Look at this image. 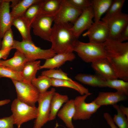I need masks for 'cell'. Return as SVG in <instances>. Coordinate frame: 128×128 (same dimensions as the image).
I'll return each mask as SVG.
<instances>
[{
    "label": "cell",
    "mask_w": 128,
    "mask_h": 128,
    "mask_svg": "<svg viewBox=\"0 0 128 128\" xmlns=\"http://www.w3.org/2000/svg\"><path fill=\"white\" fill-rule=\"evenodd\" d=\"M69 23H54L50 38V48L56 54L73 52L78 38L75 36Z\"/></svg>",
    "instance_id": "cell-2"
},
{
    "label": "cell",
    "mask_w": 128,
    "mask_h": 128,
    "mask_svg": "<svg viewBox=\"0 0 128 128\" xmlns=\"http://www.w3.org/2000/svg\"></svg>",
    "instance_id": "cell-46"
},
{
    "label": "cell",
    "mask_w": 128,
    "mask_h": 128,
    "mask_svg": "<svg viewBox=\"0 0 128 128\" xmlns=\"http://www.w3.org/2000/svg\"><path fill=\"white\" fill-rule=\"evenodd\" d=\"M12 80L15 88L17 98L30 106H35L40 94L36 88L31 82L24 80Z\"/></svg>",
    "instance_id": "cell-6"
},
{
    "label": "cell",
    "mask_w": 128,
    "mask_h": 128,
    "mask_svg": "<svg viewBox=\"0 0 128 128\" xmlns=\"http://www.w3.org/2000/svg\"><path fill=\"white\" fill-rule=\"evenodd\" d=\"M55 128H58L57 127V125H56V126Z\"/></svg>",
    "instance_id": "cell-45"
},
{
    "label": "cell",
    "mask_w": 128,
    "mask_h": 128,
    "mask_svg": "<svg viewBox=\"0 0 128 128\" xmlns=\"http://www.w3.org/2000/svg\"><path fill=\"white\" fill-rule=\"evenodd\" d=\"M91 66L97 74L106 80L118 78L114 69L106 58L92 63Z\"/></svg>",
    "instance_id": "cell-16"
},
{
    "label": "cell",
    "mask_w": 128,
    "mask_h": 128,
    "mask_svg": "<svg viewBox=\"0 0 128 128\" xmlns=\"http://www.w3.org/2000/svg\"><path fill=\"white\" fill-rule=\"evenodd\" d=\"M109 32L105 23L101 20L94 22L87 31L83 35L87 36L89 42L96 44L103 43L109 38Z\"/></svg>",
    "instance_id": "cell-10"
},
{
    "label": "cell",
    "mask_w": 128,
    "mask_h": 128,
    "mask_svg": "<svg viewBox=\"0 0 128 128\" xmlns=\"http://www.w3.org/2000/svg\"><path fill=\"white\" fill-rule=\"evenodd\" d=\"M11 100L9 99H6L0 101V106H2L9 103Z\"/></svg>",
    "instance_id": "cell-42"
},
{
    "label": "cell",
    "mask_w": 128,
    "mask_h": 128,
    "mask_svg": "<svg viewBox=\"0 0 128 128\" xmlns=\"http://www.w3.org/2000/svg\"><path fill=\"white\" fill-rule=\"evenodd\" d=\"M12 25L19 32L23 40L32 41L30 34L31 24L23 16L14 18Z\"/></svg>",
    "instance_id": "cell-23"
},
{
    "label": "cell",
    "mask_w": 128,
    "mask_h": 128,
    "mask_svg": "<svg viewBox=\"0 0 128 128\" xmlns=\"http://www.w3.org/2000/svg\"><path fill=\"white\" fill-rule=\"evenodd\" d=\"M75 112L74 99H71L65 103L57 113L58 117L68 128H75L72 119Z\"/></svg>",
    "instance_id": "cell-18"
},
{
    "label": "cell",
    "mask_w": 128,
    "mask_h": 128,
    "mask_svg": "<svg viewBox=\"0 0 128 128\" xmlns=\"http://www.w3.org/2000/svg\"><path fill=\"white\" fill-rule=\"evenodd\" d=\"M40 0H10L11 15L13 18L22 16L28 8Z\"/></svg>",
    "instance_id": "cell-20"
},
{
    "label": "cell",
    "mask_w": 128,
    "mask_h": 128,
    "mask_svg": "<svg viewBox=\"0 0 128 128\" xmlns=\"http://www.w3.org/2000/svg\"><path fill=\"white\" fill-rule=\"evenodd\" d=\"M14 124L20 128L23 123L35 119L37 117V108L23 102L17 98L13 101L11 107Z\"/></svg>",
    "instance_id": "cell-5"
},
{
    "label": "cell",
    "mask_w": 128,
    "mask_h": 128,
    "mask_svg": "<svg viewBox=\"0 0 128 128\" xmlns=\"http://www.w3.org/2000/svg\"><path fill=\"white\" fill-rule=\"evenodd\" d=\"M28 61L25 56L19 51L16 50L14 56L5 60H0V65L7 67L21 73L24 65Z\"/></svg>",
    "instance_id": "cell-19"
},
{
    "label": "cell",
    "mask_w": 128,
    "mask_h": 128,
    "mask_svg": "<svg viewBox=\"0 0 128 128\" xmlns=\"http://www.w3.org/2000/svg\"><path fill=\"white\" fill-rule=\"evenodd\" d=\"M125 1V0H113L105 15L101 19L110 18L121 13Z\"/></svg>",
    "instance_id": "cell-30"
},
{
    "label": "cell",
    "mask_w": 128,
    "mask_h": 128,
    "mask_svg": "<svg viewBox=\"0 0 128 128\" xmlns=\"http://www.w3.org/2000/svg\"><path fill=\"white\" fill-rule=\"evenodd\" d=\"M51 86L55 87H65L75 90L81 95L90 94L87 88L75 81L51 78Z\"/></svg>",
    "instance_id": "cell-24"
},
{
    "label": "cell",
    "mask_w": 128,
    "mask_h": 128,
    "mask_svg": "<svg viewBox=\"0 0 128 128\" xmlns=\"http://www.w3.org/2000/svg\"><path fill=\"white\" fill-rule=\"evenodd\" d=\"M77 80L84 84L94 87H107L106 80L98 74L80 73L75 77Z\"/></svg>",
    "instance_id": "cell-21"
},
{
    "label": "cell",
    "mask_w": 128,
    "mask_h": 128,
    "mask_svg": "<svg viewBox=\"0 0 128 128\" xmlns=\"http://www.w3.org/2000/svg\"><path fill=\"white\" fill-rule=\"evenodd\" d=\"M1 39L0 37V50H1Z\"/></svg>",
    "instance_id": "cell-43"
},
{
    "label": "cell",
    "mask_w": 128,
    "mask_h": 128,
    "mask_svg": "<svg viewBox=\"0 0 128 128\" xmlns=\"http://www.w3.org/2000/svg\"><path fill=\"white\" fill-rule=\"evenodd\" d=\"M5 77L12 80L22 81L24 80L21 73L16 72L5 66L0 65V78Z\"/></svg>",
    "instance_id": "cell-34"
},
{
    "label": "cell",
    "mask_w": 128,
    "mask_h": 128,
    "mask_svg": "<svg viewBox=\"0 0 128 128\" xmlns=\"http://www.w3.org/2000/svg\"><path fill=\"white\" fill-rule=\"evenodd\" d=\"M82 9L69 5L62 0L60 7L55 16L54 23L73 24L82 13Z\"/></svg>",
    "instance_id": "cell-11"
},
{
    "label": "cell",
    "mask_w": 128,
    "mask_h": 128,
    "mask_svg": "<svg viewBox=\"0 0 128 128\" xmlns=\"http://www.w3.org/2000/svg\"><path fill=\"white\" fill-rule=\"evenodd\" d=\"M43 0H40L38 2L32 4L27 9L23 16L30 24L41 13Z\"/></svg>",
    "instance_id": "cell-29"
},
{
    "label": "cell",
    "mask_w": 128,
    "mask_h": 128,
    "mask_svg": "<svg viewBox=\"0 0 128 128\" xmlns=\"http://www.w3.org/2000/svg\"><path fill=\"white\" fill-rule=\"evenodd\" d=\"M36 88L40 94L44 93L51 86V78L47 76L41 75L36 78L31 82Z\"/></svg>",
    "instance_id": "cell-28"
},
{
    "label": "cell",
    "mask_w": 128,
    "mask_h": 128,
    "mask_svg": "<svg viewBox=\"0 0 128 128\" xmlns=\"http://www.w3.org/2000/svg\"><path fill=\"white\" fill-rule=\"evenodd\" d=\"M113 106L117 112L112 118L115 124L118 128H128V119L122 112L119 105L116 104Z\"/></svg>",
    "instance_id": "cell-32"
},
{
    "label": "cell",
    "mask_w": 128,
    "mask_h": 128,
    "mask_svg": "<svg viewBox=\"0 0 128 128\" xmlns=\"http://www.w3.org/2000/svg\"><path fill=\"white\" fill-rule=\"evenodd\" d=\"M94 14L91 6L83 9L81 14L72 26L71 29L77 38L85 31L87 30L94 22Z\"/></svg>",
    "instance_id": "cell-12"
},
{
    "label": "cell",
    "mask_w": 128,
    "mask_h": 128,
    "mask_svg": "<svg viewBox=\"0 0 128 128\" xmlns=\"http://www.w3.org/2000/svg\"><path fill=\"white\" fill-rule=\"evenodd\" d=\"M75 58V55L73 52L56 54L52 57L46 60L44 64L40 66V69L59 68L67 61H73Z\"/></svg>",
    "instance_id": "cell-17"
},
{
    "label": "cell",
    "mask_w": 128,
    "mask_h": 128,
    "mask_svg": "<svg viewBox=\"0 0 128 128\" xmlns=\"http://www.w3.org/2000/svg\"><path fill=\"white\" fill-rule=\"evenodd\" d=\"M14 121L12 115L0 119V128H14Z\"/></svg>",
    "instance_id": "cell-37"
},
{
    "label": "cell",
    "mask_w": 128,
    "mask_h": 128,
    "mask_svg": "<svg viewBox=\"0 0 128 128\" xmlns=\"http://www.w3.org/2000/svg\"><path fill=\"white\" fill-rule=\"evenodd\" d=\"M119 106L122 112L128 119V108L121 105Z\"/></svg>",
    "instance_id": "cell-41"
},
{
    "label": "cell",
    "mask_w": 128,
    "mask_h": 128,
    "mask_svg": "<svg viewBox=\"0 0 128 128\" xmlns=\"http://www.w3.org/2000/svg\"><path fill=\"white\" fill-rule=\"evenodd\" d=\"M11 50L10 49L3 50H0V60L1 58L5 60L6 59Z\"/></svg>",
    "instance_id": "cell-40"
},
{
    "label": "cell",
    "mask_w": 128,
    "mask_h": 128,
    "mask_svg": "<svg viewBox=\"0 0 128 128\" xmlns=\"http://www.w3.org/2000/svg\"><path fill=\"white\" fill-rule=\"evenodd\" d=\"M55 16L41 13L38 15L31 24L34 34L50 41L51 25Z\"/></svg>",
    "instance_id": "cell-9"
},
{
    "label": "cell",
    "mask_w": 128,
    "mask_h": 128,
    "mask_svg": "<svg viewBox=\"0 0 128 128\" xmlns=\"http://www.w3.org/2000/svg\"><path fill=\"white\" fill-rule=\"evenodd\" d=\"M91 94V93L78 96L74 99L75 112L73 119L77 120L89 119L101 107L93 101L89 103L86 102L87 98Z\"/></svg>",
    "instance_id": "cell-8"
},
{
    "label": "cell",
    "mask_w": 128,
    "mask_h": 128,
    "mask_svg": "<svg viewBox=\"0 0 128 128\" xmlns=\"http://www.w3.org/2000/svg\"><path fill=\"white\" fill-rule=\"evenodd\" d=\"M3 0H0V6L2 2H3Z\"/></svg>",
    "instance_id": "cell-44"
},
{
    "label": "cell",
    "mask_w": 128,
    "mask_h": 128,
    "mask_svg": "<svg viewBox=\"0 0 128 128\" xmlns=\"http://www.w3.org/2000/svg\"><path fill=\"white\" fill-rule=\"evenodd\" d=\"M73 51L76 52L79 56L86 63H92L106 58V52L103 43H84L78 40Z\"/></svg>",
    "instance_id": "cell-4"
},
{
    "label": "cell",
    "mask_w": 128,
    "mask_h": 128,
    "mask_svg": "<svg viewBox=\"0 0 128 128\" xmlns=\"http://www.w3.org/2000/svg\"><path fill=\"white\" fill-rule=\"evenodd\" d=\"M62 0H44L41 13L55 16L59 11Z\"/></svg>",
    "instance_id": "cell-27"
},
{
    "label": "cell",
    "mask_w": 128,
    "mask_h": 128,
    "mask_svg": "<svg viewBox=\"0 0 128 128\" xmlns=\"http://www.w3.org/2000/svg\"><path fill=\"white\" fill-rule=\"evenodd\" d=\"M2 38L1 50L12 49L14 40L13 38V32L11 28L5 33Z\"/></svg>",
    "instance_id": "cell-35"
},
{
    "label": "cell",
    "mask_w": 128,
    "mask_h": 128,
    "mask_svg": "<svg viewBox=\"0 0 128 128\" xmlns=\"http://www.w3.org/2000/svg\"><path fill=\"white\" fill-rule=\"evenodd\" d=\"M55 91L54 88H52L50 90L40 94L37 101V116L33 128H41L49 121L51 100Z\"/></svg>",
    "instance_id": "cell-7"
},
{
    "label": "cell",
    "mask_w": 128,
    "mask_h": 128,
    "mask_svg": "<svg viewBox=\"0 0 128 128\" xmlns=\"http://www.w3.org/2000/svg\"><path fill=\"white\" fill-rule=\"evenodd\" d=\"M41 75H45L51 78L67 80L73 82L74 81L69 78L68 74L61 69H49L45 70L41 72Z\"/></svg>",
    "instance_id": "cell-33"
},
{
    "label": "cell",
    "mask_w": 128,
    "mask_h": 128,
    "mask_svg": "<svg viewBox=\"0 0 128 128\" xmlns=\"http://www.w3.org/2000/svg\"><path fill=\"white\" fill-rule=\"evenodd\" d=\"M68 4L82 9L91 6V0H64Z\"/></svg>",
    "instance_id": "cell-36"
},
{
    "label": "cell",
    "mask_w": 128,
    "mask_h": 128,
    "mask_svg": "<svg viewBox=\"0 0 128 128\" xmlns=\"http://www.w3.org/2000/svg\"><path fill=\"white\" fill-rule=\"evenodd\" d=\"M10 0H3L0 6V37L11 28L13 18L10 10Z\"/></svg>",
    "instance_id": "cell-15"
},
{
    "label": "cell",
    "mask_w": 128,
    "mask_h": 128,
    "mask_svg": "<svg viewBox=\"0 0 128 128\" xmlns=\"http://www.w3.org/2000/svg\"><path fill=\"white\" fill-rule=\"evenodd\" d=\"M128 96L121 92H100L97 97L93 101L97 105H113L119 102L126 100Z\"/></svg>",
    "instance_id": "cell-14"
},
{
    "label": "cell",
    "mask_w": 128,
    "mask_h": 128,
    "mask_svg": "<svg viewBox=\"0 0 128 128\" xmlns=\"http://www.w3.org/2000/svg\"><path fill=\"white\" fill-rule=\"evenodd\" d=\"M103 116L107 124L111 128H118L114 122L112 118L108 113L106 112L104 114Z\"/></svg>",
    "instance_id": "cell-39"
},
{
    "label": "cell",
    "mask_w": 128,
    "mask_h": 128,
    "mask_svg": "<svg viewBox=\"0 0 128 128\" xmlns=\"http://www.w3.org/2000/svg\"><path fill=\"white\" fill-rule=\"evenodd\" d=\"M91 7L94 14V22L100 21L102 16L106 13L112 0H91Z\"/></svg>",
    "instance_id": "cell-26"
},
{
    "label": "cell",
    "mask_w": 128,
    "mask_h": 128,
    "mask_svg": "<svg viewBox=\"0 0 128 128\" xmlns=\"http://www.w3.org/2000/svg\"><path fill=\"white\" fill-rule=\"evenodd\" d=\"M106 58L118 78L128 81V42L108 38L104 43Z\"/></svg>",
    "instance_id": "cell-1"
},
{
    "label": "cell",
    "mask_w": 128,
    "mask_h": 128,
    "mask_svg": "<svg viewBox=\"0 0 128 128\" xmlns=\"http://www.w3.org/2000/svg\"><path fill=\"white\" fill-rule=\"evenodd\" d=\"M40 60L27 61L25 64L21 73L24 80L31 82L36 78L38 71L40 69Z\"/></svg>",
    "instance_id": "cell-25"
},
{
    "label": "cell",
    "mask_w": 128,
    "mask_h": 128,
    "mask_svg": "<svg viewBox=\"0 0 128 128\" xmlns=\"http://www.w3.org/2000/svg\"><path fill=\"white\" fill-rule=\"evenodd\" d=\"M12 49H15L22 53L28 61H34L39 59L45 60L51 58L56 54L51 48L43 49L36 46L32 41L14 40Z\"/></svg>",
    "instance_id": "cell-3"
},
{
    "label": "cell",
    "mask_w": 128,
    "mask_h": 128,
    "mask_svg": "<svg viewBox=\"0 0 128 128\" xmlns=\"http://www.w3.org/2000/svg\"><path fill=\"white\" fill-rule=\"evenodd\" d=\"M101 20L108 27L109 38L116 40L120 32L128 24V15L122 12L110 18Z\"/></svg>",
    "instance_id": "cell-13"
},
{
    "label": "cell",
    "mask_w": 128,
    "mask_h": 128,
    "mask_svg": "<svg viewBox=\"0 0 128 128\" xmlns=\"http://www.w3.org/2000/svg\"><path fill=\"white\" fill-rule=\"evenodd\" d=\"M69 100L68 96L56 92L52 96L50 103V110L49 121L55 119L58 112L63 105Z\"/></svg>",
    "instance_id": "cell-22"
},
{
    "label": "cell",
    "mask_w": 128,
    "mask_h": 128,
    "mask_svg": "<svg viewBox=\"0 0 128 128\" xmlns=\"http://www.w3.org/2000/svg\"><path fill=\"white\" fill-rule=\"evenodd\" d=\"M107 87L116 89L117 91L128 95V82L118 78L106 80Z\"/></svg>",
    "instance_id": "cell-31"
},
{
    "label": "cell",
    "mask_w": 128,
    "mask_h": 128,
    "mask_svg": "<svg viewBox=\"0 0 128 128\" xmlns=\"http://www.w3.org/2000/svg\"><path fill=\"white\" fill-rule=\"evenodd\" d=\"M128 40V24L126 25L121 31L119 34L116 40L120 42Z\"/></svg>",
    "instance_id": "cell-38"
}]
</instances>
